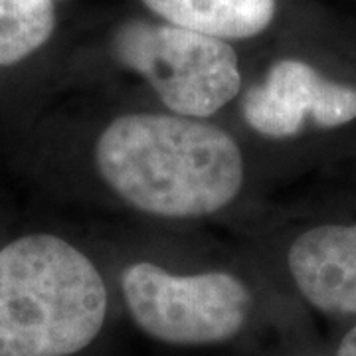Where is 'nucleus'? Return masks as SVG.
Instances as JSON below:
<instances>
[{
    "instance_id": "obj_1",
    "label": "nucleus",
    "mask_w": 356,
    "mask_h": 356,
    "mask_svg": "<svg viewBox=\"0 0 356 356\" xmlns=\"http://www.w3.org/2000/svg\"><path fill=\"white\" fill-rule=\"evenodd\" d=\"M95 161L113 192L149 216L214 214L243 184L238 143L224 129L182 115L117 117L97 140Z\"/></svg>"
},
{
    "instance_id": "obj_2",
    "label": "nucleus",
    "mask_w": 356,
    "mask_h": 356,
    "mask_svg": "<svg viewBox=\"0 0 356 356\" xmlns=\"http://www.w3.org/2000/svg\"><path fill=\"white\" fill-rule=\"evenodd\" d=\"M107 317L102 273L76 245L50 234L0 250V356H72Z\"/></svg>"
},
{
    "instance_id": "obj_3",
    "label": "nucleus",
    "mask_w": 356,
    "mask_h": 356,
    "mask_svg": "<svg viewBox=\"0 0 356 356\" xmlns=\"http://www.w3.org/2000/svg\"><path fill=\"white\" fill-rule=\"evenodd\" d=\"M117 58L145 77L172 113L204 119L240 91L238 56L226 40L133 20L113 40Z\"/></svg>"
},
{
    "instance_id": "obj_4",
    "label": "nucleus",
    "mask_w": 356,
    "mask_h": 356,
    "mask_svg": "<svg viewBox=\"0 0 356 356\" xmlns=\"http://www.w3.org/2000/svg\"><path fill=\"white\" fill-rule=\"evenodd\" d=\"M123 299L140 331L178 346L224 343L245 325L252 295L226 271L175 275L139 261L121 277Z\"/></svg>"
},
{
    "instance_id": "obj_5",
    "label": "nucleus",
    "mask_w": 356,
    "mask_h": 356,
    "mask_svg": "<svg viewBox=\"0 0 356 356\" xmlns=\"http://www.w3.org/2000/svg\"><path fill=\"white\" fill-rule=\"evenodd\" d=\"M243 119L269 139L343 131L356 123V83L323 72L299 58L269 67L264 83L245 91Z\"/></svg>"
},
{
    "instance_id": "obj_6",
    "label": "nucleus",
    "mask_w": 356,
    "mask_h": 356,
    "mask_svg": "<svg viewBox=\"0 0 356 356\" xmlns=\"http://www.w3.org/2000/svg\"><path fill=\"white\" fill-rule=\"evenodd\" d=\"M287 269L309 305L332 317H356V220L303 229L287 250Z\"/></svg>"
},
{
    "instance_id": "obj_7",
    "label": "nucleus",
    "mask_w": 356,
    "mask_h": 356,
    "mask_svg": "<svg viewBox=\"0 0 356 356\" xmlns=\"http://www.w3.org/2000/svg\"><path fill=\"white\" fill-rule=\"evenodd\" d=\"M168 24L220 40L261 34L275 16V0H143Z\"/></svg>"
},
{
    "instance_id": "obj_8",
    "label": "nucleus",
    "mask_w": 356,
    "mask_h": 356,
    "mask_svg": "<svg viewBox=\"0 0 356 356\" xmlns=\"http://www.w3.org/2000/svg\"><path fill=\"white\" fill-rule=\"evenodd\" d=\"M56 28L51 0H0V67L22 62Z\"/></svg>"
},
{
    "instance_id": "obj_9",
    "label": "nucleus",
    "mask_w": 356,
    "mask_h": 356,
    "mask_svg": "<svg viewBox=\"0 0 356 356\" xmlns=\"http://www.w3.org/2000/svg\"><path fill=\"white\" fill-rule=\"evenodd\" d=\"M334 356H356V325L344 334Z\"/></svg>"
}]
</instances>
